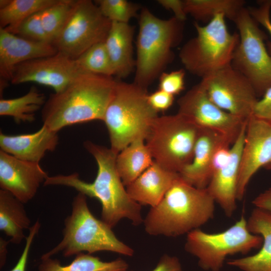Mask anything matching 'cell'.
Instances as JSON below:
<instances>
[{
	"mask_svg": "<svg viewBox=\"0 0 271 271\" xmlns=\"http://www.w3.org/2000/svg\"><path fill=\"white\" fill-rule=\"evenodd\" d=\"M84 147L97 163V172L93 182H86L75 173L48 176L44 185L71 187L86 197L97 199L101 205V219L112 228L125 218L135 226L141 224L144 220L142 206L130 197L117 172V154L110 148L90 141L85 142Z\"/></svg>",
	"mask_w": 271,
	"mask_h": 271,
	"instance_id": "obj_1",
	"label": "cell"
},
{
	"mask_svg": "<svg viewBox=\"0 0 271 271\" xmlns=\"http://www.w3.org/2000/svg\"><path fill=\"white\" fill-rule=\"evenodd\" d=\"M116 80L113 76L82 72L63 90L50 95L42 109L43 124L58 132L68 125L102 121Z\"/></svg>",
	"mask_w": 271,
	"mask_h": 271,
	"instance_id": "obj_2",
	"label": "cell"
},
{
	"mask_svg": "<svg viewBox=\"0 0 271 271\" xmlns=\"http://www.w3.org/2000/svg\"><path fill=\"white\" fill-rule=\"evenodd\" d=\"M215 203L206 188L194 187L179 176L144 218L145 231L167 237L187 235L213 218Z\"/></svg>",
	"mask_w": 271,
	"mask_h": 271,
	"instance_id": "obj_3",
	"label": "cell"
},
{
	"mask_svg": "<svg viewBox=\"0 0 271 271\" xmlns=\"http://www.w3.org/2000/svg\"><path fill=\"white\" fill-rule=\"evenodd\" d=\"M138 19L133 82L147 89L172 62V49L182 39L184 22L175 17L161 19L147 8L141 9Z\"/></svg>",
	"mask_w": 271,
	"mask_h": 271,
	"instance_id": "obj_4",
	"label": "cell"
},
{
	"mask_svg": "<svg viewBox=\"0 0 271 271\" xmlns=\"http://www.w3.org/2000/svg\"><path fill=\"white\" fill-rule=\"evenodd\" d=\"M147 89L117 79L102 121L110 149L116 154L132 142L146 140L158 112L150 105Z\"/></svg>",
	"mask_w": 271,
	"mask_h": 271,
	"instance_id": "obj_5",
	"label": "cell"
},
{
	"mask_svg": "<svg viewBox=\"0 0 271 271\" xmlns=\"http://www.w3.org/2000/svg\"><path fill=\"white\" fill-rule=\"evenodd\" d=\"M86 197L80 193L74 197L71 213L64 220L62 239L41 258L60 253L69 257L85 251L90 254L107 251L128 256L133 255V249L120 240L111 227L92 214Z\"/></svg>",
	"mask_w": 271,
	"mask_h": 271,
	"instance_id": "obj_6",
	"label": "cell"
},
{
	"mask_svg": "<svg viewBox=\"0 0 271 271\" xmlns=\"http://www.w3.org/2000/svg\"><path fill=\"white\" fill-rule=\"evenodd\" d=\"M223 15L205 25L194 23L197 35L181 48L179 56L185 69L202 78L231 65L239 42L238 33L230 32Z\"/></svg>",
	"mask_w": 271,
	"mask_h": 271,
	"instance_id": "obj_7",
	"label": "cell"
},
{
	"mask_svg": "<svg viewBox=\"0 0 271 271\" xmlns=\"http://www.w3.org/2000/svg\"><path fill=\"white\" fill-rule=\"evenodd\" d=\"M201 129L183 115L158 116L145 140L154 161L179 174L192 161Z\"/></svg>",
	"mask_w": 271,
	"mask_h": 271,
	"instance_id": "obj_8",
	"label": "cell"
},
{
	"mask_svg": "<svg viewBox=\"0 0 271 271\" xmlns=\"http://www.w3.org/2000/svg\"><path fill=\"white\" fill-rule=\"evenodd\" d=\"M262 237L251 233L243 216L225 230L208 233L200 228L187 234L184 248L198 259L204 270L219 271L226 258L230 255L246 254L260 248Z\"/></svg>",
	"mask_w": 271,
	"mask_h": 271,
	"instance_id": "obj_9",
	"label": "cell"
},
{
	"mask_svg": "<svg viewBox=\"0 0 271 271\" xmlns=\"http://www.w3.org/2000/svg\"><path fill=\"white\" fill-rule=\"evenodd\" d=\"M233 22L239 39L231 65L248 80L257 97H262L271 86V56L264 43L267 36L247 8L240 11Z\"/></svg>",
	"mask_w": 271,
	"mask_h": 271,
	"instance_id": "obj_10",
	"label": "cell"
},
{
	"mask_svg": "<svg viewBox=\"0 0 271 271\" xmlns=\"http://www.w3.org/2000/svg\"><path fill=\"white\" fill-rule=\"evenodd\" d=\"M111 22L91 0H77L62 30L52 44L58 52L76 59L94 45L105 42Z\"/></svg>",
	"mask_w": 271,
	"mask_h": 271,
	"instance_id": "obj_11",
	"label": "cell"
},
{
	"mask_svg": "<svg viewBox=\"0 0 271 271\" xmlns=\"http://www.w3.org/2000/svg\"><path fill=\"white\" fill-rule=\"evenodd\" d=\"M210 99L224 111L244 120L252 114L258 99L248 80L231 65L201 79Z\"/></svg>",
	"mask_w": 271,
	"mask_h": 271,
	"instance_id": "obj_12",
	"label": "cell"
},
{
	"mask_svg": "<svg viewBox=\"0 0 271 271\" xmlns=\"http://www.w3.org/2000/svg\"><path fill=\"white\" fill-rule=\"evenodd\" d=\"M178 112L201 129L212 130L225 138L232 145L247 120L222 109L208 97L199 83L177 101Z\"/></svg>",
	"mask_w": 271,
	"mask_h": 271,
	"instance_id": "obj_13",
	"label": "cell"
},
{
	"mask_svg": "<svg viewBox=\"0 0 271 271\" xmlns=\"http://www.w3.org/2000/svg\"><path fill=\"white\" fill-rule=\"evenodd\" d=\"M83 72L76 59L58 52L17 65L10 81L13 84L34 82L59 92Z\"/></svg>",
	"mask_w": 271,
	"mask_h": 271,
	"instance_id": "obj_14",
	"label": "cell"
},
{
	"mask_svg": "<svg viewBox=\"0 0 271 271\" xmlns=\"http://www.w3.org/2000/svg\"><path fill=\"white\" fill-rule=\"evenodd\" d=\"M271 162V122L252 115L247 121L237 187V200L244 197L255 173Z\"/></svg>",
	"mask_w": 271,
	"mask_h": 271,
	"instance_id": "obj_15",
	"label": "cell"
},
{
	"mask_svg": "<svg viewBox=\"0 0 271 271\" xmlns=\"http://www.w3.org/2000/svg\"><path fill=\"white\" fill-rule=\"evenodd\" d=\"M47 173L39 163L18 159L0 150V187L25 204L36 195Z\"/></svg>",
	"mask_w": 271,
	"mask_h": 271,
	"instance_id": "obj_16",
	"label": "cell"
},
{
	"mask_svg": "<svg viewBox=\"0 0 271 271\" xmlns=\"http://www.w3.org/2000/svg\"><path fill=\"white\" fill-rule=\"evenodd\" d=\"M246 123L230 148L229 162L215 171L206 187L211 195L227 217L237 208V187L241 156L244 142Z\"/></svg>",
	"mask_w": 271,
	"mask_h": 271,
	"instance_id": "obj_17",
	"label": "cell"
},
{
	"mask_svg": "<svg viewBox=\"0 0 271 271\" xmlns=\"http://www.w3.org/2000/svg\"><path fill=\"white\" fill-rule=\"evenodd\" d=\"M57 52L51 43L29 40L0 28V74L5 80H11L20 64Z\"/></svg>",
	"mask_w": 271,
	"mask_h": 271,
	"instance_id": "obj_18",
	"label": "cell"
},
{
	"mask_svg": "<svg viewBox=\"0 0 271 271\" xmlns=\"http://www.w3.org/2000/svg\"><path fill=\"white\" fill-rule=\"evenodd\" d=\"M231 144L223 136L212 130L201 129L197 140L191 162L179 173L186 182L199 188H206L213 174L214 155L220 148Z\"/></svg>",
	"mask_w": 271,
	"mask_h": 271,
	"instance_id": "obj_19",
	"label": "cell"
},
{
	"mask_svg": "<svg viewBox=\"0 0 271 271\" xmlns=\"http://www.w3.org/2000/svg\"><path fill=\"white\" fill-rule=\"evenodd\" d=\"M58 141V132L44 124L31 133H0L1 150L20 160L38 163L47 152L55 149Z\"/></svg>",
	"mask_w": 271,
	"mask_h": 271,
	"instance_id": "obj_20",
	"label": "cell"
},
{
	"mask_svg": "<svg viewBox=\"0 0 271 271\" xmlns=\"http://www.w3.org/2000/svg\"><path fill=\"white\" fill-rule=\"evenodd\" d=\"M179 174L168 171L154 163L126 186L130 197L140 205L157 206L163 199Z\"/></svg>",
	"mask_w": 271,
	"mask_h": 271,
	"instance_id": "obj_21",
	"label": "cell"
},
{
	"mask_svg": "<svg viewBox=\"0 0 271 271\" xmlns=\"http://www.w3.org/2000/svg\"><path fill=\"white\" fill-rule=\"evenodd\" d=\"M248 230L263 239L260 250L255 254L227 262L243 271H271V215L255 208L247 220Z\"/></svg>",
	"mask_w": 271,
	"mask_h": 271,
	"instance_id": "obj_22",
	"label": "cell"
},
{
	"mask_svg": "<svg viewBox=\"0 0 271 271\" xmlns=\"http://www.w3.org/2000/svg\"><path fill=\"white\" fill-rule=\"evenodd\" d=\"M134 28L129 23L111 22L104 42L113 69L114 76L121 79L135 69L133 57Z\"/></svg>",
	"mask_w": 271,
	"mask_h": 271,
	"instance_id": "obj_23",
	"label": "cell"
},
{
	"mask_svg": "<svg viewBox=\"0 0 271 271\" xmlns=\"http://www.w3.org/2000/svg\"><path fill=\"white\" fill-rule=\"evenodd\" d=\"M24 204L10 192L0 190V230L15 244L26 239L24 231L32 226Z\"/></svg>",
	"mask_w": 271,
	"mask_h": 271,
	"instance_id": "obj_24",
	"label": "cell"
},
{
	"mask_svg": "<svg viewBox=\"0 0 271 271\" xmlns=\"http://www.w3.org/2000/svg\"><path fill=\"white\" fill-rule=\"evenodd\" d=\"M154 163L145 141L136 140L120 151L116 156L117 172L126 187Z\"/></svg>",
	"mask_w": 271,
	"mask_h": 271,
	"instance_id": "obj_25",
	"label": "cell"
},
{
	"mask_svg": "<svg viewBox=\"0 0 271 271\" xmlns=\"http://www.w3.org/2000/svg\"><path fill=\"white\" fill-rule=\"evenodd\" d=\"M38 271H126L128 263L118 258L103 261L99 257L84 252L76 255L70 264L62 265L59 260L52 257L41 258Z\"/></svg>",
	"mask_w": 271,
	"mask_h": 271,
	"instance_id": "obj_26",
	"label": "cell"
},
{
	"mask_svg": "<svg viewBox=\"0 0 271 271\" xmlns=\"http://www.w3.org/2000/svg\"><path fill=\"white\" fill-rule=\"evenodd\" d=\"M56 0H1L0 28L17 35L20 25L29 17L43 11Z\"/></svg>",
	"mask_w": 271,
	"mask_h": 271,
	"instance_id": "obj_27",
	"label": "cell"
},
{
	"mask_svg": "<svg viewBox=\"0 0 271 271\" xmlns=\"http://www.w3.org/2000/svg\"><path fill=\"white\" fill-rule=\"evenodd\" d=\"M245 3L243 0L184 1L187 15L207 23L219 15H223L233 22L240 11L245 7Z\"/></svg>",
	"mask_w": 271,
	"mask_h": 271,
	"instance_id": "obj_28",
	"label": "cell"
},
{
	"mask_svg": "<svg viewBox=\"0 0 271 271\" xmlns=\"http://www.w3.org/2000/svg\"><path fill=\"white\" fill-rule=\"evenodd\" d=\"M46 102L43 93L32 86L25 95L17 98L0 99V115L9 116L19 123L32 122L36 113L43 107Z\"/></svg>",
	"mask_w": 271,
	"mask_h": 271,
	"instance_id": "obj_29",
	"label": "cell"
},
{
	"mask_svg": "<svg viewBox=\"0 0 271 271\" xmlns=\"http://www.w3.org/2000/svg\"><path fill=\"white\" fill-rule=\"evenodd\" d=\"M77 0H56L52 5L41 12L44 29L51 42L59 35L69 19Z\"/></svg>",
	"mask_w": 271,
	"mask_h": 271,
	"instance_id": "obj_30",
	"label": "cell"
},
{
	"mask_svg": "<svg viewBox=\"0 0 271 271\" xmlns=\"http://www.w3.org/2000/svg\"><path fill=\"white\" fill-rule=\"evenodd\" d=\"M75 59L80 68L85 72L107 76H114L104 42L94 45Z\"/></svg>",
	"mask_w": 271,
	"mask_h": 271,
	"instance_id": "obj_31",
	"label": "cell"
},
{
	"mask_svg": "<svg viewBox=\"0 0 271 271\" xmlns=\"http://www.w3.org/2000/svg\"><path fill=\"white\" fill-rule=\"evenodd\" d=\"M102 15L111 22L129 23L138 17L141 10L139 5L126 0H97L94 1Z\"/></svg>",
	"mask_w": 271,
	"mask_h": 271,
	"instance_id": "obj_32",
	"label": "cell"
},
{
	"mask_svg": "<svg viewBox=\"0 0 271 271\" xmlns=\"http://www.w3.org/2000/svg\"><path fill=\"white\" fill-rule=\"evenodd\" d=\"M41 12L27 18L20 26L17 35L34 41L51 43L43 27Z\"/></svg>",
	"mask_w": 271,
	"mask_h": 271,
	"instance_id": "obj_33",
	"label": "cell"
},
{
	"mask_svg": "<svg viewBox=\"0 0 271 271\" xmlns=\"http://www.w3.org/2000/svg\"><path fill=\"white\" fill-rule=\"evenodd\" d=\"M185 71L183 69L163 72L159 77V89L174 96L178 94L185 88Z\"/></svg>",
	"mask_w": 271,
	"mask_h": 271,
	"instance_id": "obj_34",
	"label": "cell"
},
{
	"mask_svg": "<svg viewBox=\"0 0 271 271\" xmlns=\"http://www.w3.org/2000/svg\"><path fill=\"white\" fill-rule=\"evenodd\" d=\"M258 6L249 7L248 11L253 19L263 26L271 37V0H263L257 2ZM267 51L271 56V42L266 44Z\"/></svg>",
	"mask_w": 271,
	"mask_h": 271,
	"instance_id": "obj_35",
	"label": "cell"
},
{
	"mask_svg": "<svg viewBox=\"0 0 271 271\" xmlns=\"http://www.w3.org/2000/svg\"><path fill=\"white\" fill-rule=\"evenodd\" d=\"M41 223L37 220L29 229L28 235L26 238V243L22 253L16 265L10 271H26L29 251L33 240L38 233Z\"/></svg>",
	"mask_w": 271,
	"mask_h": 271,
	"instance_id": "obj_36",
	"label": "cell"
},
{
	"mask_svg": "<svg viewBox=\"0 0 271 271\" xmlns=\"http://www.w3.org/2000/svg\"><path fill=\"white\" fill-rule=\"evenodd\" d=\"M174 100V95L160 89L148 96L149 103L158 113L169 109L172 105Z\"/></svg>",
	"mask_w": 271,
	"mask_h": 271,
	"instance_id": "obj_37",
	"label": "cell"
},
{
	"mask_svg": "<svg viewBox=\"0 0 271 271\" xmlns=\"http://www.w3.org/2000/svg\"><path fill=\"white\" fill-rule=\"evenodd\" d=\"M252 115L271 122V86L265 91L262 98L257 101Z\"/></svg>",
	"mask_w": 271,
	"mask_h": 271,
	"instance_id": "obj_38",
	"label": "cell"
},
{
	"mask_svg": "<svg viewBox=\"0 0 271 271\" xmlns=\"http://www.w3.org/2000/svg\"><path fill=\"white\" fill-rule=\"evenodd\" d=\"M152 271H183L179 258L175 256L164 254Z\"/></svg>",
	"mask_w": 271,
	"mask_h": 271,
	"instance_id": "obj_39",
	"label": "cell"
},
{
	"mask_svg": "<svg viewBox=\"0 0 271 271\" xmlns=\"http://www.w3.org/2000/svg\"><path fill=\"white\" fill-rule=\"evenodd\" d=\"M158 3L164 8L171 11L177 19L184 22L187 14L184 8V1L181 0H158Z\"/></svg>",
	"mask_w": 271,
	"mask_h": 271,
	"instance_id": "obj_40",
	"label": "cell"
},
{
	"mask_svg": "<svg viewBox=\"0 0 271 271\" xmlns=\"http://www.w3.org/2000/svg\"><path fill=\"white\" fill-rule=\"evenodd\" d=\"M230 146H226L219 149L215 153L212 162L213 173L225 166L231 157Z\"/></svg>",
	"mask_w": 271,
	"mask_h": 271,
	"instance_id": "obj_41",
	"label": "cell"
},
{
	"mask_svg": "<svg viewBox=\"0 0 271 271\" xmlns=\"http://www.w3.org/2000/svg\"><path fill=\"white\" fill-rule=\"evenodd\" d=\"M252 204L256 208L271 215V187L256 196L252 201Z\"/></svg>",
	"mask_w": 271,
	"mask_h": 271,
	"instance_id": "obj_42",
	"label": "cell"
},
{
	"mask_svg": "<svg viewBox=\"0 0 271 271\" xmlns=\"http://www.w3.org/2000/svg\"><path fill=\"white\" fill-rule=\"evenodd\" d=\"M10 240H6L3 237L0 238V264L1 267L3 266L6 261L7 255L8 253L7 247Z\"/></svg>",
	"mask_w": 271,
	"mask_h": 271,
	"instance_id": "obj_43",
	"label": "cell"
},
{
	"mask_svg": "<svg viewBox=\"0 0 271 271\" xmlns=\"http://www.w3.org/2000/svg\"><path fill=\"white\" fill-rule=\"evenodd\" d=\"M264 168L267 170H271V162L267 164Z\"/></svg>",
	"mask_w": 271,
	"mask_h": 271,
	"instance_id": "obj_44",
	"label": "cell"
},
{
	"mask_svg": "<svg viewBox=\"0 0 271 271\" xmlns=\"http://www.w3.org/2000/svg\"><path fill=\"white\" fill-rule=\"evenodd\" d=\"M126 271H128V270H126ZM129 271H132V270H129Z\"/></svg>",
	"mask_w": 271,
	"mask_h": 271,
	"instance_id": "obj_45",
	"label": "cell"
}]
</instances>
